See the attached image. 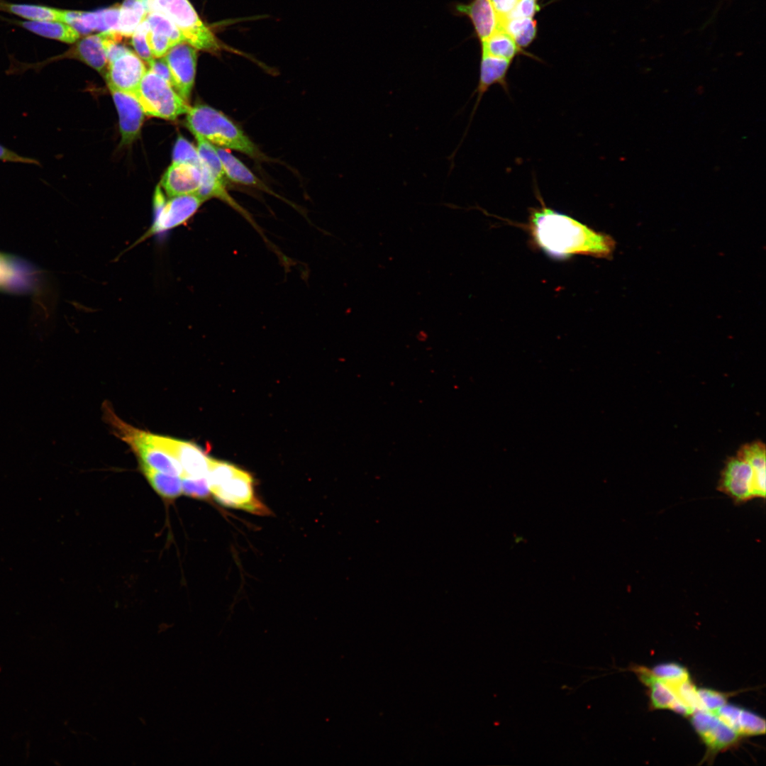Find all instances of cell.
Returning a JSON list of instances; mask_svg holds the SVG:
<instances>
[{
  "instance_id": "9a60e30c",
  "label": "cell",
  "mask_w": 766,
  "mask_h": 766,
  "mask_svg": "<svg viewBox=\"0 0 766 766\" xmlns=\"http://www.w3.org/2000/svg\"><path fill=\"white\" fill-rule=\"evenodd\" d=\"M455 12L471 21L480 43L501 27V20L490 0H472L468 4H457Z\"/></svg>"
},
{
  "instance_id": "f546056e",
  "label": "cell",
  "mask_w": 766,
  "mask_h": 766,
  "mask_svg": "<svg viewBox=\"0 0 766 766\" xmlns=\"http://www.w3.org/2000/svg\"><path fill=\"white\" fill-rule=\"evenodd\" d=\"M697 692L701 710L716 714L722 706L727 704L728 696L725 693L708 688H701L697 689Z\"/></svg>"
},
{
  "instance_id": "52a82bcc",
  "label": "cell",
  "mask_w": 766,
  "mask_h": 766,
  "mask_svg": "<svg viewBox=\"0 0 766 766\" xmlns=\"http://www.w3.org/2000/svg\"><path fill=\"white\" fill-rule=\"evenodd\" d=\"M204 202L196 194L171 196L167 200L162 187L157 186L153 196L152 223L143 238L166 232L185 223Z\"/></svg>"
},
{
  "instance_id": "484cf974",
  "label": "cell",
  "mask_w": 766,
  "mask_h": 766,
  "mask_svg": "<svg viewBox=\"0 0 766 766\" xmlns=\"http://www.w3.org/2000/svg\"><path fill=\"white\" fill-rule=\"evenodd\" d=\"M197 141V151L202 164L221 182L227 184L221 159L215 145L199 136H195Z\"/></svg>"
},
{
  "instance_id": "1f68e13d",
  "label": "cell",
  "mask_w": 766,
  "mask_h": 766,
  "mask_svg": "<svg viewBox=\"0 0 766 766\" xmlns=\"http://www.w3.org/2000/svg\"><path fill=\"white\" fill-rule=\"evenodd\" d=\"M650 671L654 676L663 679H687L690 678L687 670L677 663L660 664L655 666Z\"/></svg>"
},
{
  "instance_id": "5b68a950",
  "label": "cell",
  "mask_w": 766,
  "mask_h": 766,
  "mask_svg": "<svg viewBox=\"0 0 766 766\" xmlns=\"http://www.w3.org/2000/svg\"><path fill=\"white\" fill-rule=\"evenodd\" d=\"M134 95L149 116L174 120L190 108L170 84L150 70Z\"/></svg>"
},
{
  "instance_id": "30bf717a",
  "label": "cell",
  "mask_w": 766,
  "mask_h": 766,
  "mask_svg": "<svg viewBox=\"0 0 766 766\" xmlns=\"http://www.w3.org/2000/svg\"><path fill=\"white\" fill-rule=\"evenodd\" d=\"M163 58L170 70L174 89L188 102L195 81L197 50L182 42L172 47Z\"/></svg>"
},
{
  "instance_id": "2e32d148",
  "label": "cell",
  "mask_w": 766,
  "mask_h": 766,
  "mask_svg": "<svg viewBox=\"0 0 766 766\" xmlns=\"http://www.w3.org/2000/svg\"><path fill=\"white\" fill-rule=\"evenodd\" d=\"M201 167L172 162L164 173L160 187L169 196L196 194L201 182Z\"/></svg>"
},
{
  "instance_id": "d6a6232c",
  "label": "cell",
  "mask_w": 766,
  "mask_h": 766,
  "mask_svg": "<svg viewBox=\"0 0 766 766\" xmlns=\"http://www.w3.org/2000/svg\"><path fill=\"white\" fill-rule=\"evenodd\" d=\"M11 257L0 253V288L10 287L17 277V267Z\"/></svg>"
},
{
  "instance_id": "4fadbf2b",
  "label": "cell",
  "mask_w": 766,
  "mask_h": 766,
  "mask_svg": "<svg viewBox=\"0 0 766 766\" xmlns=\"http://www.w3.org/2000/svg\"><path fill=\"white\" fill-rule=\"evenodd\" d=\"M109 91L118 114L121 145H130L140 135L145 113L134 94L116 89Z\"/></svg>"
},
{
  "instance_id": "83f0119b",
  "label": "cell",
  "mask_w": 766,
  "mask_h": 766,
  "mask_svg": "<svg viewBox=\"0 0 766 766\" xmlns=\"http://www.w3.org/2000/svg\"><path fill=\"white\" fill-rule=\"evenodd\" d=\"M172 162L187 163L201 167V160L196 148L182 135H179L172 152Z\"/></svg>"
},
{
  "instance_id": "8d00e7d4",
  "label": "cell",
  "mask_w": 766,
  "mask_h": 766,
  "mask_svg": "<svg viewBox=\"0 0 766 766\" xmlns=\"http://www.w3.org/2000/svg\"><path fill=\"white\" fill-rule=\"evenodd\" d=\"M148 65L150 71L167 81L174 87L173 79L170 70L163 57L153 58Z\"/></svg>"
},
{
  "instance_id": "7a4b0ae2",
  "label": "cell",
  "mask_w": 766,
  "mask_h": 766,
  "mask_svg": "<svg viewBox=\"0 0 766 766\" xmlns=\"http://www.w3.org/2000/svg\"><path fill=\"white\" fill-rule=\"evenodd\" d=\"M206 479L210 492L221 505L260 516L271 514L257 496L252 477L237 466L210 458Z\"/></svg>"
},
{
  "instance_id": "3957f363",
  "label": "cell",
  "mask_w": 766,
  "mask_h": 766,
  "mask_svg": "<svg viewBox=\"0 0 766 766\" xmlns=\"http://www.w3.org/2000/svg\"><path fill=\"white\" fill-rule=\"evenodd\" d=\"M186 126L194 136H199L215 146L244 153L262 160L263 155L252 141L221 111L206 104L190 106Z\"/></svg>"
},
{
  "instance_id": "d590c367",
  "label": "cell",
  "mask_w": 766,
  "mask_h": 766,
  "mask_svg": "<svg viewBox=\"0 0 766 766\" xmlns=\"http://www.w3.org/2000/svg\"><path fill=\"white\" fill-rule=\"evenodd\" d=\"M0 161L5 162L23 163L40 165V162L33 157L21 155L15 151L0 144Z\"/></svg>"
},
{
  "instance_id": "7402d4cb",
  "label": "cell",
  "mask_w": 766,
  "mask_h": 766,
  "mask_svg": "<svg viewBox=\"0 0 766 766\" xmlns=\"http://www.w3.org/2000/svg\"><path fill=\"white\" fill-rule=\"evenodd\" d=\"M481 49L482 52L510 61L518 54L525 53L501 27L481 42Z\"/></svg>"
},
{
  "instance_id": "e0dca14e",
  "label": "cell",
  "mask_w": 766,
  "mask_h": 766,
  "mask_svg": "<svg viewBox=\"0 0 766 766\" xmlns=\"http://www.w3.org/2000/svg\"><path fill=\"white\" fill-rule=\"evenodd\" d=\"M716 715L740 737L765 733V720L748 710L726 704Z\"/></svg>"
},
{
  "instance_id": "cb8c5ba5",
  "label": "cell",
  "mask_w": 766,
  "mask_h": 766,
  "mask_svg": "<svg viewBox=\"0 0 766 766\" xmlns=\"http://www.w3.org/2000/svg\"><path fill=\"white\" fill-rule=\"evenodd\" d=\"M506 31L521 48L532 43L537 35V22L533 18H511L501 22Z\"/></svg>"
},
{
  "instance_id": "4dcf8cb0",
  "label": "cell",
  "mask_w": 766,
  "mask_h": 766,
  "mask_svg": "<svg viewBox=\"0 0 766 766\" xmlns=\"http://www.w3.org/2000/svg\"><path fill=\"white\" fill-rule=\"evenodd\" d=\"M182 494L197 499H205L210 495V490L206 477L193 479L182 477Z\"/></svg>"
},
{
  "instance_id": "ac0fdd59",
  "label": "cell",
  "mask_w": 766,
  "mask_h": 766,
  "mask_svg": "<svg viewBox=\"0 0 766 766\" xmlns=\"http://www.w3.org/2000/svg\"><path fill=\"white\" fill-rule=\"evenodd\" d=\"M0 19L18 26L40 37L65 43H74L79 33L70 25L59 21H30L9 18L0 16Z\"/></svg>"
},
{
  "instance_id": "277c9868",
  "label": "cell",
  "mask_w": 766,
  "mask_h": 766,
  "mask_svg": "<svg viewBox=\"0 0 766 766\" xmlns=\"http://www.w3.org/2000/svg\"><path fill=\"white\" fill-rule=\"evenodd\" d=\"M152 12L166 16L180 30L185 41L196 50L214 54L222 50L218 39L201 21L189 0H153Z\"/></svg>"
},
{
  "instance_id": "9c48e42d",
  "label": "cell",
  "mask_w": 766,
  "mask_h": 766,
  "mask_svg": "<svg viewBox=\"0 0 766 766\" xmlns=\"http://www.w3.org/2000/svg\"><path fill=\"white\" fill-rule=\"evenodd\" d=\"M717 489L740 504L754 498L753 471L750 465L736 455L726 459Z\"/></svg>"
},
{
  "instance_id": "8992f818",
  "label": "cell",
  "mask_w": 766,
  "mask_h": 766,
  "mask_svg": "<svg viewBox=\"0 0 766 766\" xmlns=\"http://www.w3.org/2000/svg\"><path fill=\"white\" fill-rule=\"evenodd\" d=\"M109 418L118 436L127 443L140 460V465L155 471L182 477L183 470L173 457L156 446L150 439L149 433L135 428L123 422L113 413Z\"/></svg>"
},
{
  "instance_id": "836d02e7",
  "label": "cell",
  "mask_w": 766,
  "mask_h": 766,
  "mask_svg": "<svg viewBox=\"0 0 766 766\" xmlns=\"http://www.w3.org/2000/svg\"><path fill=\"white\" fill-rule=\"evenodd\" d=\"M148 40L151 52L154 57H163L168 50L175 44L167 37L152 32L149 30Z\"/></svg>"
},
{
  "instance_id": "603a6c76",
  "label": "cell",
  "mask_w": 766,
  "mask_h": 766,
  "mask_svg": "<svg viewBox=\"0 0 766 766\" xmlns=\"http://www.w3.org/2000/svg\"><path fill=\"white\" fill-rule=\"evenodd\" d=\"M141 469L153 489L165 499H174L182 494V479L141 465Z\"/></svg>"
},
{
  "instance_id": "74e56055",
  "label": "cell",
  "mask_w": 766,
  "mask_h": 766,
  "mask_svg": "<svg viewBox=\"0 0 766 766\" xmlns=\"http://www.w3.org/2000/svg\"><path fill=\"white\" fill-rule=\"evenodd\" d=\"M501 22L514 10L519 0H490Z\"/></svg>"
},
{
  "instance_id": "ba28073f",
  "label": "cell",
  "mask_w": 766,
  "mask_h": 766,
  "mask_svg": "<svg viewBox=\"0 0 766 766\" xmlns=\"http://www.w3.org/2000/svg\"><path fill=\"white\" fill-rule=\"evenodd\" d=\"M149 438L156 446L178 461L183 470L182 477L193 479L206 477L210 457L198 445L190 442L150 433H149Z\"/></svg>"
},
{
  "instance_id": "f1b7e54d",
  "label": "cell",
  "mask_w": 766,
  "mask_h": 766,
  "mask_svg": "<svg viewBox=\"0 0 766 766\" xmlns=\"http://www.w3.org/2000/svg\"><path fill=\"white\" fill-rule=\"evenodd\" d=\"M149 25L145 19L139 23L132 34L131 43L137 55L149 63L153 58L148 40Z\"/></svg>"
},
{
  "instance_id": "4316f807",
  "label": "cell",
  "mask_w": 766,
  "mask_h": 766,
  "mask_svg": "<svg viewBox=\"0 0 766 766\" xmlns=\"http://www.w3.org/2000/svg\"><path fill=\"white\" fill-rule=\"evenodd\" d=\"M152 32L165 35L175 45L186 42L185 38L177 26L166 16L159 12H152L145 18Z\"/></svg>"
},
{
  "instance_id": "ffe728a7",
  "label": "cell",
  "mask_w": 766,
  "mask_h": 766,
  "mask_svg": "<svg viewBox=\"0 0 766 766\" xmlns=\"http://www.w3.org/2000/svg\"><path fill=\"white\" fill-rule=\"evenodd\" d=\"M745 459L753 471V494L755 499L765 498L766 448L761 440L743 444L737 454Z\"/></svg>"
},
{
  "instance_id": "7c38bea8",
  "label": "cell",
  "mask_w": 766,
  "mask_h": 766,
  "mask_svg": "<svg viewBox=\"0 0 766 766\" xmlns=\"http://www.w3.org/2000/svg\"><path fill=\"white\" fill-rule=\"evenodd\" d=\"M147 71L142 60L129 50L108 64L104 77L109 89L134 94Z\"/></svg>"
},
{
  "instance_id": "d4e9b609",
  "label": "cell",
  "mask_w": 766,
  "mask_h": 766,
  "mask_svg": "<svg viewBox=\"0 0 766 766\" xmlns=\"http://www.w3.org/2000/svg\"><path fill=\"white\" fill-rule=\"evenodd\" d=\"M146 15L140 0H124L120 6L118 31L121 35L131 36Z\"/></svg>"
},
{
  "instance_id": "d6986e66",
  "label": "cell",
  "mask_w": 766,
  "mask_h": 766,
  "mask_svg": "<svg viewBox=\"0 0 766 766\" xmlns=\"http://www.w3.org/2000/svg\"><path fill=\"white\" fill-rule=\"evenodd\" d=\"M215 147L221 159L225 174L228 180L259 189L279 198V195L270 189L243 162L227 149Z\"/></svg>"
},
{
  "instance_id": "6da1fadb",
  "label": "cell",
  "mask_w": 766,
  "mask_h": 766,
  "mask_svg": "<svg viewBox=\"0 0 766 766\" xmlns=\"http://www.w3.org/2000/svg\"><path fill=\"white\" fill-rule=\"evenodd\" d=\"M536 190L540 205L529 209L525 226L535 247L557 260L574 255L597 258H609L613 255L616 243L610 235L596 231L548 207L537 188Z\"/></svg>"
},
{
  "instance_id": "44dd1931",
  "label": "cell",
  "mask_w": 766,
  "mask_h": 766,
  "mask_svg": "<svg viewBox=\"0 0 766 766\" xmlns=\"http://www.w3.org/2000/svg\"><path fill=\"white\" fill-rule=\"evenodd\" d=\"M0 11L30 21H61L62 9L45 5L0 0Z\"/></svg>"
},
{
  "instance_id": "5bb4252c",
  "label": "cell",
  "mask_w": 766,
  "mask_h": 766,
  "mask_svg": "<svg viewBox=\"0 0 766 766\" xmlns=\"http://www.w3.org/2000/svg\"><path fill=\"white\" fill-rule=\"evenodd\" d=\"M511 62L512 61L494 57L488 54L482 52L479 65V81L475 90L471 96H472L474 94H476V101L471 113L470 122L466 128L465 135H466L467 132L468 128L470 125L471 121H472L474 113L477 111L483 96L492 86L494 84H498L501 86L506 93L509 92L507 74ZM462 139L461 140V141L462 140Z\"/></svg>"
},
{
  "instance_id": "e575fe53",
  "label": "cell",
  "mask_w": 766,
  "mask_h": 766,
  "mask_svg": "<svg viewBox=\"0 0 766 766\" xmlns=\"http://www.w3.org/2000/svg\"><path fill=\"white\" fill-rule=\"evenodd\" d=\"M539 9L538 0H519L516 7L505 19L511 18H533L535 14L539 11Z\"/></svg>"
},
{
  "instance_id": "8fae6325",
  "label": "cell",
  "mask_w": 766,
  "mask_h": 766,
  "mask_svg": "<svg viewBox=\"0 0 766 766\" xmlns=\"http://www.w3.org/2000/svg\"><path fill=\"white\" fill-rule=\"evenodd\" d=\"M691 722L708 750L714 755L738 742L739 736L712 713L697 710L692 715Z\"/></svg>"
}]
</instances>
